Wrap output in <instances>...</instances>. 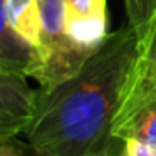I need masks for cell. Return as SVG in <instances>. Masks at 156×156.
<instances>
[{"label": "cell", "mask_w": 156, "mask_h": 156, "mask_svg": "<svg viewBox=\"0 0 156 156\" xmlns=\"http://www.w3.org/2000/svg\"><path fill=\"white\" fill-rule=\"evenodd\" d=\"M131 24L109 32L69 79L39 87L27 143L41 156H87L112 139V124L139 47Z\"/></svg>", "instance_id": "6da1fadb"}, {"label": "cell", "mask_w": 156, "mask_h": 156, "mask_svg": "<svg viewBox=\"0 0 156 156\" xmlns=\"http://www.w3.org/2000/svg\"><path fill=\"white\" fill-rule=\"evenodd\" d=\"M42 17V44L34 79L41 87H52L74 76L92 52L74 45L66 34L64 0H39Z\"/></svg>", "instance_id": "7a4b0ae2"}, {"label": "cell", "mask_w": 156, "mask_h": 156, "mask_svg": "<svg viewBox=\"0 0 156 156\" xmlns=\"http://www.w3.org/2000/svg\"><path fill=\"white\" fill-rule=\"evenodd\" d=\"M153 101H156V12L139 37L138 54L122 92L112 133Z\"/></svg>", "instance_id": "3957f363"}, {"label": "cell", "mask_w": 156, "mask_h": 156, "mask_svg": "<svg viewBox=\"0 0 156 156\" xmlns=\"http://www.w3.org/2000/svg\"><path fill=\"white\" fill-rule=\"evenodd\" d=\"M37 91L27 77L0 67V138L25 133L35 108Z\"/></svg>", "instance_id": "277c9868"}, {"label": "cell", "mask_w": 156, "mask_h": 156, "mask_svg": "<svg viewBox=\"0 0 156 156\" xmlns=\"http://www.w3.org/2000/svg\"><path fill=\"white\" fill-rule=\"evenodd\" d=\"M39 51L22 41L9 25L5 0H0V67L15 74L34 77L39 67Z\"/></svg>", "instance_id": "5b68a950"}, {"label": "cell", "mask_w": 156, "mask_h": 156, "mask_svg": "<svg viewBox=\"0 0 156 156\" xmlns=\"http://www.w3.org/2000/svg\"><path fill=\"white\" fill-rule=\"evenodd\" d=\"M5 15L15 34L39 51L42 44V17L39 0H5Z\"/></svg>", "instance_id": "8992f818"}, {"label": "cell", "mask_w": 156, "mask_h": 156, "mask_svg": "<svg viewBox=\"0 0 156 156\" xmlns=\"http://www.w3.org/2000/svg\"><path fill=\"white\" fill-rule=\"evenodd\" d=\"M66 34L74 45L86 52H94L106 37L108 15L106 17H66Z\"/></svg>", "instance_id": "52a82bcc"}, {"label": "cell", "mask_w": 156, "mask_h": 156, "mask_svg": "<svg viewBox=\"0 0 156 156\" xmlns=\"http://www.w3.org/2000/svg\"><path fill=\"white\" fill-rule=\"evenodd\" d=\"M116 139H139L156 148V101L149 102L143 109H139L129 121H126L121 128L112 133Z\"/></svg>", "instance_id": "ba28073f"}, {"label": "cell", "mask_w": 156, "mask_h": 156, "mask_svg": "<svg viewBox=\"0 0 156 156\" xmlns=\"http://www.w3.org/2000/svg\"><path fill=\"white\" fill-rule=\"evenodd\" d=\"M126 9L128 24H131L139 34H143L156 12V0H122Z\"/></svg>", "instance_id": "9c48e42d"}, {"label": "cell", "mask_w": 156, "mask_h": 156, "mask_svg": "<svg viewBox=\"0 0 156 156\" xmlns=\"http://www.w3.org/2000/svg\"><path fill=\"white\" fill-rule=\"evenodd\" d=\"M66 17H106L108 0H64Z\"/></svg>", "instance_id": "30bf717a"}, {"label": "cell", "mask_w": 156, "mask_h": 156, "mask_svg": "<svg viewBox=\"0 0 156 156\" xmlns=\"http://www.w3.org/2000/svg\"><path fill=\"white\" fill-rule=\"evenodd\" d=\"M0 156H41L30 144H24L17 136L0 138Z\"/></svg>", "instance_id": "8fae6325"}, {"label": "cell", "mask_w": 156, "mask_h": 156, "mask_svg": "<svg viewBox=\"0 0 156 156\" xmlns=\"http://www.w3.org/2000/svg\"><path fill=\"white\" fill-rule=\"evenodd\" d=\"M122 149H124L126 156H156V148L133 138L122 141Z\"/></svg>", "instance_id": "7c38bea8"}, {"label": "cell", "mask_w": 156, "mask_h": 156, "mask_svg": "<svg viewBox=\"0 0 156 156\" xmlns=\"http://www.w3.org/2000/svg\"><path fill=\"white\" fill-rule=\"evenodd\" d=\"M121 139H116V138H112L111 141L108 143L106 146H102L101 149H98V151H92V153H89L87 156H114V153H116V149L121 146Z\"/></svg>", "instance_id": "4fadbf2b"}, {"label": "cell", "mask_w": 156, "mask_h": 156, "mask_svg": "<svg viewBox=\"0 0 156 156\" xmlns=\"http://www.w3.org/2000/svg\"><path fill=\"white\" fill-rule=\"evenodd\" d=\"M119 156H126V153H124V149H121V154Z\"/></svg>", "instance_id": "5bb4252c"}]
</instances>
